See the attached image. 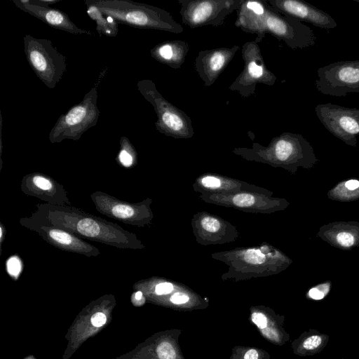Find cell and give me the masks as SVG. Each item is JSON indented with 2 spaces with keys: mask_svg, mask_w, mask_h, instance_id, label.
Instances as JSON below:
<instances>
[{
  "mask_svg": "<svg viewBox=\"0 0 359 359\" xmlns=\"http://www.w3.org/2000/svg\"><path fill=\"white\" fill-rule=\"evenodd\" d=\"M30 216L29 222L57 227L80 237L121 249H140L142 247L136 236L100 217L86 213L70 205L41 203Z\"/></svg>",
  "mask_w": 359,
  "mask_h": 359,
  "instance_id": "6da1fadb",
  "label": "cell"
},
{
  "mask_svg": "<svg viewBox=\"0 0 359 359\" xmlns=\"http://www.w3.org/2000/svg\"><path fill=\"white\" fill-rule=\"evenodd\" d=\"M117 23L140 29L181 34L184 29L172 15L161 8L131 0H88Z\"/></svg>",
  "mask_w": 359,
  "mask_h": 359,
  "instance_id": "7a4b0ae2",
  "label": "cell"
},
{
  "mask_svg": "<svg viewBox=\"0 0 359 359\" xmlns=\"http://www.w3.org/2000/svg\"><path fill=\"white\" fill-rule=\"evenodd\" d=\"M264 13L259 18L258 33L255 41L260 43L266 34L283 41L292 49L313 46L316 36L313 31L302 21L282 14L263 0Z\"/></svg>",
  "mask_w": 359,
  "mask_h": 359,
  "instance_id": "3957f363",
  "label": "cell"
},
{
  "mask_svg": "<svg viewBox=\"0 0 359 359\" xmlns=\"http://www.w3.org/2000/svg\"><path fill=\"white\" fill-rule=\"evenodd\" d=\"M139 92L154 107L157 116L156 129L161 133L175 138H190L194 134L191 118L168 101L150 79L137 83Z\"/></svg>",
  "mask_w": 359,
  "mask_h": 359,
  "instance_id": "277c9868",
  "label": "cell"
},
{
  "mask_svg": "<svg viewBox=\"0 0 359 359\" xmlns=\"http://www.w3.org/2000/svg\"><path fill=\"white\" fill-rule=\"evenodd\" d=\"M100 80L79 103L60 116L49 133L51 143H58L65 139L78 140L86 130L97 124L100 114L97 105Z\"/></svg>",
  "mask_w": 359,
  "mask_h": 359,
  "instance_id": "5b68a950",
  "label": "cell"
},
{
  "mask_svg": "<svg viewBox=\"0 0 359 359\" xmlns=\"http://www.w3.org/2000/svg\"><path fill=\"white\" fill-rule=\"evenodd\" d=\"M23 41L31 68L48 88L53 89L67 69L66 57L58 52L50 40L25 34Z\"/></svg>",
  "mask_w": 359,
  "mask_h": 359,
  "instance_id": "8992f818",
  "label": "cell"
},
{
  "mask_svg": "<svg viewBox=\"0 0 359 359\" xmlns=\"http://www.w3.org/2000/svg\"><path fill=\"white\" fill-rule=\"evenodd\" d=\"M241 54L243 69L229 86V90L238 92L241 97H248L255 94L257 84L269 86L275 84L277 77L267 68L259 43L255 41L245 42L242 46Z\"/></svg>",
  "mask_w": 359,
  "mask_h": 359,
  "instance_id": "52a82bcc",
  "label": "cell"
},
{
  "mask_svg": "<svg viewBox=\"0 0 359 359\" xmlns=\"http://www.w3.org/2000/svg\"><path fill=\"white\" fill-rule=\"evenodd\" d=\"M243 0H177L183 24L191 29L219 26L236 11Z\"/></svg>",
  "mask_w": 359,
  "mask_h": 359,
  "instance_id": "ba28073f",
  "label": "cell"
},
{
  "mask_svg": "<svg viewBox=\"0 0 359 359\" xmlns=\"http://www.w3.org/2000/svg\"><path fill=\"white\" fill-rule=\"evenodd\" d=\"M315 86L323 95L341 97L359 93V60L334 62L318 68Z\"/></svg>",
  "mask_w": 359,
  "mask_h": 359,
  "instance_id": "9c48e42d",
  "label": "cell"
},
{
  "mask_svg": "<svg viewBox=\"0 0 359 359\" xmlns=\"http://www.w3.org/2000/svg\"><path fill=\"white\" fill-rule=\"evenodd\" d=\"M316 114L324 127L347 144L355 146L359 135V109L332 104H319Z\"/></svg>",
  "mask_w": 359,
  "mask_h": 359,
  "instance_id": "30bf717a",
  "label": "cell"
},
{
  "mask_svg": "<svg viewBox=\"0 0 359 359\" xmlns=\"http://www.w3.org/2000/svg\"><path fill=\"white\" fill-rule=\"evenodd\" d=\"M22 226L38 233L50 245L62 250L79 254L86 257H96L101 252L95 246L90 245L72 233L53 226L33 223L25 219H20Z\"/></svg>",
  "mask_w": 359,
  "mask_h": 359,
  "instance_id": "8fae6325",
  "label": "cell"
},
{
  "mask_svg": "<svg viewBox=\"0 0 359 359\" xmlns=\"http://www.w3.org/2000/svg\"><path fill=\"white\" fill-rule=\"evenodd\" d=\"M240 50L238 45L201 50L194 61V69L205 86L215 83L219 75Z\"/></svg>",
  "mask_w": 359,
  "mask_h": 359,
  "instance_id": "7c38bea8",
  "label": "cell"
},
{
  "mask_svg": "<svg viewBox=\"0 0 359 359\" xmlns=\"http://www.w3.org/2000/svg\"><path fill=\"white\" fill-rule=\"evenodd\" d=\"M279 13L293 17L300 21H305L325 29L337 27L334 19L325 11L299 0H266Z\"/></svg>",
  "mask_w": 359,
  "mask_h": 359,
  "instance_id": "4fadbf2b",
  "label": "cell"
},
{
  "mask_svg": "<svg viewBox=\"0 0 359 359\" xmlns=\"http://www.w3.org/2000/svg\"><path fill=\"white\" fill-rule=\"evenodd\" d=\"M21 189L27 195L57 205H70L67 193L63 187L51 177L41 173L25 175L21 182Z\"/></svg>",
  "mask_w": 359,
  "mask_h": 359,
  "instance_id": "5bb4252c",
  "label": "cell"
},
{
  "mask_svg": "<svg viewBox=\"0 0 359 359\" xmlns=\"http://www.w3.org/2000/svg\"><path fill=\"white\" fill-rule=\"evenodd\" d=\"M95 208L101 214L130 225L141 224L142 205L126 203L107 194L95 191L90 195Z\"/></svg>",
  "mask_w": 359,
  "mask_h": 359,
  "instance_id": "9a60e30c",
  "label": "cell"
},
{
  "mask_svg": "<svg viewBox=\"0 0 359 359\" xmlns=\"http://www.w3.org/2000/svg\"><path fill=\"white\" fill-rule=\"evenodd\" d=\"M270 156L280 162L291 161L294 159L314 157L310 144L301 135L283 133L274 137L269 146L264 149Z\"/></svg>",
  "mask_w": 359,
  "mask_h": 359,
  "instance_id": "2e32d148",
  "label": "cell"
},
{
  "mask_svg": "<svg viewBox=\"0 0 359 359\" xmlns=\"http://www.w3.org/2000/svg\"><path fill=\"white\" fill-rule=\"evenodd\" d=\"M20 10L41 20L48 25L74 34L93 35L90 31L77 27L63 11L36 4L32 0H13Z\"/></svg>",
  "mask_w": 359,
  "mask_h": 359,
  "instance_id": "e0dca14e",
  "label": "cell"
},
{
  "mask_svg": "<svg viewBox=\"0 0 359 359\" xmlns=\"http://www.w3.org/2000/svg\"><path fill=\"white\" fill-rule=\"evenodd\" d=\"M187 42L182 40H170L156 44L150 54L156 61L172 69L182 67L189 53Z\"/></svg>",
  "mask_w": 359,
  "mask_h": 359,
  "instance_id": "ac0fdd59",
  "label": "cell"
},
{
  "mask_svg": "<svg viewBox=\"0 0 359 359\" xmlns=\"http://www.w3.org/2000/svg\"><path fill=\"white\" fill-rule=\"evenodd\" d=\"M330 336L316 329L306 331L298 341L297 350L301 355H313L327 346Z\"/></svg>",
  "mask_w": 359,
  "mask_h": 359,
  "instance_id": "d6986e66",
  "label": "cell"
},
{
  "mask_svg": "<svg viewBox=\"0 0 359 359\" xmlns=\"http://www.w3.org/2000/svg\"><path fill=\"white\" fill-rule=\"evenodd\" d=\"M88 16L95 22L96 30L99 35L116 36L118 32V23L110 17L104 15L95 6L86 0Z\"/></svg>",
  "mask_w": 359,
  "mask_h": 359,
  "instance_id": "ffe728a7",
  "label": "cell"
},
{
  "mask_svg": "<svg viewBox=\"0 0 359 359\" xmlns=\"http://www.w3.org/2000/svg\"><path fill=\"white\" fill-rule=\"evenodd\" d=\"M119 163L124 167H131L136 159V151L130 140L122 136L120 140V151L118 154Z\"/></svg>",
  "mask_w": 359,
  "mask_h": 359,
  "instance_id": "44dd1931",
  "label": "cell"
},
{
  "mask_svg": "<svg viewBox=\"0 0 359 359\" xmlns=\"http://www.w3.org/2000/svg\"><path fill=\"white\" fill-rule=\"evenodd\" d=\"M159 359H175L176 352L170 343L161 342L156 348Z\"/></svg>",
  "mask_w": 359,
  "mask_h": 359,
  "instance_id": "7402d4cb",
  "label": "cell"
},
{
  "mask_svg": "<svg viewBox=\"0 0 359 359\" xmlns=\"http://www.w3.org/2000/svg\"><path fill=\"white\" fill-rule=\"evenodd\" d=\"M22 269V262L18 256H12L7 260L6 269L11 276L18 278Z\"/></svg>",
  "mask_w": 359,
  "mask_h": 359,
  "instance_id": "603a6c76",
  "label": "cell"
},
{
  "mask_svg": "<svg viewBox=\"0 0 359 359\" xmlns=\"http://www.w3.org/2000/svg\"><path fill=\"white\" fill-rule=\"evenodd\" d=\"M330 285L328 283H323L312 287L308 292V297L314 300L323 299L329 292Z\"/></svg>",
  "mask_w": 359,
  "mask_h": 359,
  "instance_id": "cb8c5ba5",
  "label": "cell"
},
{
  "mask_svg": "<svg viewBox=\"0 0 359 359\" xmlns=\"http://www.w3.org/2000/svg\"><path fill=\"white\" fill-rule=\"evenodd\" d=\"M245 260L250 264H260L265 261L264 255L257 249L248 250L244 255Z\"/></svg>",
  "mask_w": 359,
  "mask_h": 359,
  "instance_id": "d4e9b609",
  "label": "cell"
},
{
  "mask_svg": "<svg viewBox=\"0 0 359 359\" xmlns=\"http://www.w3.org/2000/svg\"><path fill=\"white\" fill-rule=\"evenodd\" d=\"M255 201V197L249 194H240L233 198V203L238 207H248Z\"/></svg>",
  "mask_w": 359,
  "mask_h": 359,
  "instance_id": "484cf974",
  "label": "cell"
},
{
  "mask_svg": "<svg viewBox=\"0 0 359 359\" xmlns=\"http://www.w3.org/2000/svg\"><path fill=\"white\" fill-rule=\"evenodd\" d=\"M336 240L338 244L344 248H349L355 243V237L346 231L339 232L336 236Z\"/></svg>",
  "mask_w": 359,
  "mask_h": 359,
  "instance_id": "4316f807",
  "label": "cell"
},
{
  "mask_svg": "<svg viewBox=\"0 0 359 359\" xmlns=\"http://www.w3.org/2000/svg\"><path fill=\"white\" fill-rule=\"evenodd\" d=\"M203 228L210 232H216L220 228L219 222L214 217H205L201 221Z\"/></svg>",
  "mask_w": 359,
  "mask_h": 359,
  "instance_id": "83f0119b",
  "label": "cell"
},
{
  "mask_svg": "<svg viewBox=\"0 0 359 359\" xmlns=\"http://www.w3.org/2000/svg\"><path fill=\"white\" fill-rule=\"evenodd\" d=\"M252 320L260 329H263L267 325V319L266 316L261 313H253L252 316Z\"/></svg>",
  "mask_w": 359,
  "mask_h": 359,
  "instance_id": "f1b7e54d",
  "label": "cell"
},
{
  "mask_svg": "<svg viewBox=\"0 0 359 359\" xmlns=\"http://www.w3.org/2000/svg\"><path fill=\"white\" fill-rule=\"evenodd\" d=\"M173 285L170 283H161L158 284L155 287V292L157 294H165L172 292Z\"/></svg>",
  "mask_w": 359,
  "mask_h": 359,
  "instance_id": "f546056e",
  "label": "cell"
},
{
  "mask_svg": "<svg viewBox=\"0 0 359 359\" xmlns=\"http://www.w3.org/2000/svg\"><path fill=\"white\" fill-rule=\"evenodd\" d=\"M90 320L95 327H100L106 323L107 318L104 313L98 312L91 317Z\"/></svg>",
  "mask_w": 359,
  "mask_h": 359,
  "instance_id": "4dcf8cb0",
  "label": "cell"
},
{
  "mask_svg": "<svg viewBox=\"0 0 359 359\" xmlns=\"http://www.w3.org/2000/svg\"><path fill=\"white\" fill-rule=\"evenodd\" d=\"M202 184L206 187H219L221 184V182L217 177L209 176L202 180Z\"/></svg>",
  "mask_w": 359,
  "mask_h": 359,
  "instance_id": "1f68e13d",
  "label": "cell"
},
{
  "mask_svg": "<svg viewBox=\"0 0 359 359\" xmlns=\"http://www.w3.org/2000/svg\"><path fill=\"white\" fill-rule=\"evenodd\" d=\"M170 300L175 304H184L189 301V297L182 293L177 292L171 297Z\"/></svg>",
  "mask_w": 359,
  "mask_h": 359,
  "instance_id": "d6a6232c",
  "label": "cell"
},
{
  "mask_svg": "<svg viewBox=\"0 0 359 359\" xmlns=\"http://www.w3.org/2000/svg\"><path fill=\"white\" fill-rule=\"evenodd\" d=\"M345 187L349 190H355L359 188V181L356 180H350L345 182Z\"/></svg>",
  "mask_w": 359,
  "mask_h": 359,
  "instance_id": "836d02e7",
  "label": "cell"
},
{
  "mask_svg": "<svg viewBox=\"0 0 359 359\" xmlns=\"http://www.w3.org/2000/svg\"><path fill=\"white\" fill-rule=\"evenodd\" d=\"M33 3L43 6H49L51 4L60 1V0H32Z\"/></svg>",
  "mask_w": 359,
  "mask_h": 359,
  "instance_id": "e575fe53",
  "label": "cell"
},
{
  "mask_svg": "<svg viewBox=\"0 0 359 359\" xmlns=\"http://www.w3.org/2000/svg\"><path fill=\"white\" fill-rule=\"evenodd\" d=\"M244 359H258V353L256 350L250 349L246 352Z\"/></svg>",
  "mask_w": 359,
  "mask_h": 359,
  "instance_id": "d590c367",
  "label": "cell"
},
{
  "mask_svg": "<svg viewBox=\"0 0 359 359\" xmlns=\"http://www.w3.org/2000/svg\"><path fill=\"white\" fill-rule=\"evenodd\" d=\"M135 299L137 300H140L142 298V293L140 291L137 292L135 294Z\"/></svg>",
  "mask_w": 359,
  "mask_h": 359,
  "instance_id": "8d00e7d4",
  "label": "cell"
},
{
  "mask_svg": "<svg viewBox=\"0 0 359 359\" xmlns=\"http://www.w3.org/2000/svg\"><path fill=\"white\" fill-rule=\"evenodd\" d=\"M2 239H3V229H2V226H1V242H2Z\"/></svg>",
  "mask_w": 359,
  "mask_h": 359,
  "instance_id": "74e56055",
  "label": "cell"
},
{
  "mask_svg": "<svg viewBox=\"0 0 359 359\" xmlns=\"http://www.w3.org/2000/svg\"><path fill=\"white\" fill-rule=\"evenodd\" d=\"M354 1H357V2H358V3H359V0H354Z\"/></svg>",
  "mask_w": 359,
  "mask_h": 359,
  "instance_id": "f35d334b",
  "label": "cell"
},
{
  "mask_svg": "<svg viewBox=\"0 0 359 359\" xmlns=\"http://www.w3.org/2000/svg\"><path fill=\"white\" fill-rule=\"evenodd\" d=\"M343 359H346V358H343Z\"/></svg>",
  "mask_w": 359,
  "mask_h": 359,
  "instance_id": "ab89813d",
  "label": "cell"
}]
</instances>
